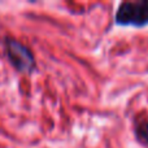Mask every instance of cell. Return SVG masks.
<instances>
[{"mask_svg": "<svg viewBox=\"0 0 148 148\" xmlns=\"http://www.w3.org/2000/svg\"><path fill=\"white\" fill-rule=\"evenodd\" d=\"M136 135H138L139 140L148 146V122L142 123L136 127Z\"/></svg>", "mask_w": 148, "mask_h": 148, "instance_id": "obj_3", "label": "cell"}, {"mask_svg": "<svg viewBox=\"0 0 148 148\" xmlns=\"http://www.w3.org/2000/svg\"><path fill=\"white\" fill-rule=\"evenodd\" d=\"M116 22L121 26L134 27L148 25V0L121 3L116 12Z\"/></svg>", "mask_w": 148, "mask_h": 148, "instance_id": "obj_1", "label": "cell"}, {"mask_svg": "<svg viewBox=\"0 0 148 148\" xmlns=\"http://www.w3.org/2000/svg\"><path fill=\"white\" fill-rule=\"evenodd\" d=\"M7 52L12 65L20 72L30 73L35 68V60L31 51L20 42L9 39L7 42Z\"/></svg>", "mask_w": 148, "mask_h": 148, "instance_id": "obj_2", "label": "cell"}]
</instances>
